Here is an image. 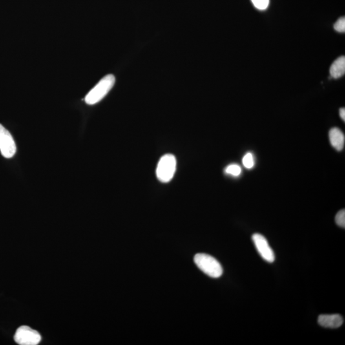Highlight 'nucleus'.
<instances>
[{
	"mask_svg": "<svg viewBox=\"0 0 345 345\" xmlns=\"http://www.w3.org/2000/svg\"><path fill=\"white\" fill-rule=\"evenodd\" d=\"M335 29L337 32L340 33H344L345 32V17H341L338 19L334 26Z\"/></svg>",
	"mask_w": 345,
	"mask_h": 345,
	"instance_id": "14",
	"label": "nucleus"
},
{
	"mask_svg": "<svg viewBox=\"0 0 345 345\" xmlns=\"http://www.w3.org/2000/svg\"><path fill=\"white\" fill-rule=\"evenodd\" d=\"M335 221L336 224H337L339 227L345 228V209L341 210L340 212H338L337 214H336Z\"/></svg>",
	"mask_w": 345,
	"mask_h": 345,
	"instance_id": "12",
	"label": "nucleus"
},
{
	"mask_svg": "<svg viewBox=\"0 0 345 345\" xmlns=\"http://www.w3.org/2000/svg\"><path fill=\"white\" fill-rule=\"evenodd\" d=\"M194 263L203 273L213 278L222 276L223 269L220 263L215 258L204 253L196 254L194 258Z\"/></svg>",
	"mask_w": 345,
	"mask_h": 345,
	"instance_id": "2",
	"label": "nucleus"
},
{
	"mask_svg": "<svg viewBox=\"0 0 345 345\" xmlns=\"http://www.w3.org/2000/svg\"><path fill=\"white\" fill-rule=\"evenodd\" d=\"M253 5L259 10H265L268 7L269 0H251Z\"/></svg>",
	"mask_w": 345,
	"mask_h": 345,
	"instance_id": "13",
	"label": "nucleus"
},
{
	"mask_svg": "<svg viewBox=\"0 0 345 345\" xmlns=\"http://www.w3.org/2000/svg\"><path fill=\"white\" fill-rule=\"evenodd\" d=\"M340 115L342 120H345V108H341L340 110Z\"/></svg>",
	"mask_w": 345,
	"mask_h": 345,
	"instance_id": "15",
	"label": "nucleus"
},
{
	"mask_svg": "<svg viewBox=\"0 0 345 345\" xmlns=\"http://www.w3.org/2000/svg\"><path fill=\"white\" fill-rule=\"evenodd\" d=\"M14 340L20 345H36L41 342V336L30 327L24 326L17 329Z\"/></svg>",
	"mask_w": 345,
	"mask_h": 345,
	"instance_id": "4",
	"label": "nucleus"
},
{
	"mask_svg": "<svg viewBox=\"0 0 345 345\" xmlns=\"http://www.w3.org/2000/svg\"><path fill=\"white\" fill-rule=\"evenodd\" d=\"M243 165L247 169H252L254 167V159L253 155L251 152H248L245 155L242 159Z\"/></svg>",
	"mask_w": 345,
	"mask_h": 345,
	"instance_id": "11",
	"label": "nucleus"
},
{
	"mask_svg": "<svg viewBox=\"0 0 345 345\" xmlns=\"http://www.w3.org/2000/svg\"><path fill=\"white\" fill-rule=\"evenodd\" d=\"M345 73V58L344 56L338 58L330 68L331 76L333 78L338 79L344 76Z\"/></svg>",
	"mask_w": 345,
	"mask_h": 345,
	"instance_id": "9",
	"label": "nucleus"
},
{
	"mask_svg": "<svg viewBox=\"0 0 345 345\" xmlns=\"http://www.w3.org/2000/svg\"><path fill=\"white\" fill-rule=\"evenodd\" d=\"M252 240L261 257L267 262L273 263L275 260V254L265 236L254 233L252 236Z\"/></svg>",
	"mask_w": 345,
	"mask_h": 345,
	"instance_id": "6",
	"label": "nucleus"
},
{
	"mask_svg": "<svg viewBox=\"0 0 345 345\" xmlns=\"http://www.w3.org/2000/svg\"><path fill=\"white\" fill-rule=\"evenodd\" d=\"M115 77L113 74H108L101 79L85 97L86 103L88 105H94L103 100L106 95L114 87Z\"/></svg>",
	"mask_w": 345,
	"mask_h": 345,
	"instance_id": "1",
	"label": "nucleus"
},
{
	"mask_svg": "<svg viewBox=\"0 0 345 345\" xmlns=\"http://www.w3.org/2000/svg\"><path fill=\"white\" fill-rule=\"evenodd\" d=\"M16 145L8 130L0 124V151L4 158L10 159L16 153Z\"/></svg>",
	"mask_w": 345,
	"mask_h": 345,
	"instance_id": "5",
	"label": "nucleus"
},
{
	"mask_svg": "<svg viewBox=\"0 0 345 345\" xmlns=\"http://www.w3.org/2000/svg\"><path fill=\"white\" fill-rule=\"evenodd\" d=\"M329 140L331 145L338 151H342L345 145V135L338 128H333L329 133Z\"/></svg>",
	"mask_w": 345,
	"mask_h": 345,
	"instance_id": "8",
	"label": "nucleus"
},
{
	"mask_svg": "<svg viewBox=\"0 0 345 345\" xmlns=\"http://www.w3.org/2000/svg\"><path fill=\"white\" fill-rule=\"evenodd\" d=\"M241 172H242V168L236 164H232V165L228 166L225 169L226 173L234 176H239Z\"/></svg>",
	"mask_w": 345,
	"mask_h": 345,
	"instance_id": "10",
	"label": "nucleus"
},
{
	"mask_svg": "<svg viewBox=\"0 0 345 345\" xmlns=\"http://www.w3.org/2000/svg\"><path fill=\"white\" fill-rule=\"evenodd\" d=\"M176 168L175 157L172 154H166L159 161L156 169L157 177L161 182H169L173 178Z\"/></svg>",
	"mask_w": 345,
	"mask_h": 345,
	"instance_id": "3",
	"label": "nucleus"
},
{
	"mask_svg": "<svg viewBox=\"0 0 345 345\" xmlns=\"http://www.w3.org/2000/svg\"><path fill=\"white\" fill-rule=\"evenodd\" d=\"M318 322L320 326L326 328L336 329L344 324V318L338 314L322 315L318 317Z\"/></svg>",
	"mask_w": 345,
	"mask_h": 345,
	"instance_id": "7",
	"label": "nucleus"
}]
</instances>
